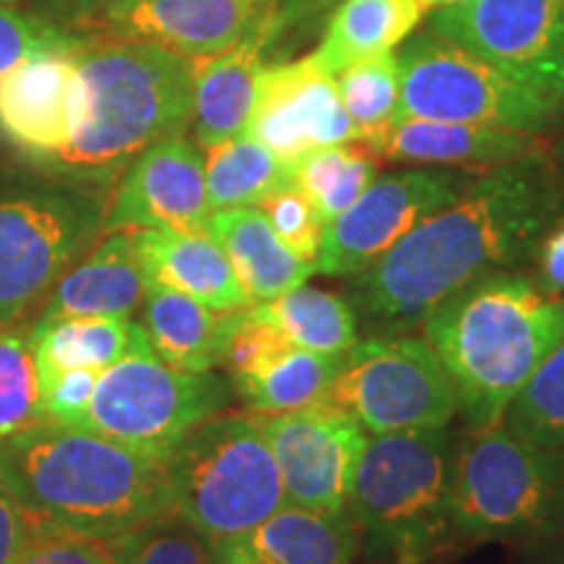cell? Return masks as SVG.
<instances>
[{
  "label": "cell",
  "instance_id": "cell-1",
  "mask_svg": "<svg viewBox=\"0 0 564 564\" xmlns=\"http://www.w3.org/2000/svg\"><path fill=\"white\" fill-rule=\"evenodd\" d=\"M562 220L564 173L539 147L474 175L453 204L345 280V301L366 337L413 335L460 288L531 264L541 238Z\"/></svg>",
  "mask_w": 564,
  "mask_h": 564
},
{
  "label": "cell",
  "instance_id": "cell-2",
  "mask_svg": "<svg viewBox=\"0 0 564 564\" xmlns=\"http://www.w3.org/2000/svg\"><path fill=\"white\" fill-rule=\"evenodd\" d=\"M74 61L70 139L37 167L53 181L105 194L141 152L192 126L194 61L126 40H91Z\"/></svg>",
  "mask_w": 564,
  "mask_h": 564
},
{
  "label": "cell",
  "instance_id": "cell-3",
  "mask_svg": "<svg viewBox=\"0 0 564 564\" xmlns=\"http://www.w3.org/2000/svg\"><path fill=\"white\" fill-rule=\"evenodd\" d=\"M0 484L30 523L97 539H116L171 510L158 457L47 419L0 442Z\"/></svg>",
  "mask_w": 564,
  "mask_h": 564
},
{
  "label": "cell",
  "instance_id": "cell-4",
  "mask_svg": "<svg viewBox=\"0 0 564 564\" xmlns=\"http://www.w3.org/2000/svg\"><path fill=\"white\" fill-rule=\"evenodd\" d=\"M421 333L453 379L457 415L486 429L564 340V299L520 270L491 272L434 306Z\"/></svg>",
  "mask_w": 564,
  "mask_h": 564
},
{
  "label": "cell",
  "instance_id": "cell-5",
  "mask_svg": "<svg viewBox=\"0 0 564 564\" xmlns=\"http://www.w3.org/2000/svg\"><path fill=\"white\" fill-rule=\"evenodd\" d=\"M453 426L371 434L358 457L348 512L371 556L423 564L453 544Z\"/></svg>",
  "mask_w": 564,
  "mask_h": 564
},
{
  "label": "cell",
  "instance_id": "cell-6",
  "mask_svg": "<svg viewBox=\"0 0 564 564\" xmlns=\"http://www.w3.org/2000/svg\"><path fill=\"white\" fill-rule=\"evenodd\" d=\"M453 539L549 541L564 533V453L523 440L502 421L460 436L453 476Z\"/></svg>",
  "mask_w": 564,
  "mask_h": 564
},
{
  "label": "cell",
  "instance_id": "cell-7",
  "mask_svg": "<svg viewBox=\"0 0 564 564\" xmlns=\"http://www.w3.org/2000/svg\"><path fill=\"white\" fill-rule=\"evenodd\" d=\"M162 465L171 510L212 541L236 539L285 505L278 463L251 411L196 423Z\"/></svg>",
  "mask_w": 564,
  "mask_h": 564
},
{
  "label": "cell",
  "instance_id": "cell-8",
  "mask_svg": "<svg viewBox=\"0 0 564 564\" xmlns=\"http://www.w3.org/2000/svg\"><path fill=\"white\" fill-rule=\"evenodd\" d=\"M232 394L230 379L215 369L167 366L150 348L141 324H133L129 350L100 371L87 413L76 426L165 460L183 434L223 413Z\"/></svg>",
  "mask_w": 564,
  "mask_h": 564
},
{
  "label": "cell",
  "instance_id": "cell-9",
  "mask_svg": "<svg viewBox=\"0 0 564 564\" xmlns=\"http://www.w3.org/2000/svg\"><path fill=\"white\" fill-rule=\"evenodd\" d=\"M398 118L491 126L544 137L564 102L525 87L505 70L434 32H419L398 53Z\"/></svg>",
  "mask_w": 564,
  "mask_h": 564
},
{
  "label": "cell",
  "instance_id": "cell-10",
  "mask_svg": "<svg viewBox=\"0 0 564 564\" xmlns=\"http://www.w3.org/2000/svg\"><path fill=\"white\" fill-rule=\"evenodd\" d=\"M105 194L51 181L0 196V329L47 299L102 232Z\"/></svg>",
  "mask_w": 564,
  "mask_h": 564
},
{
  "label": "cell",
  "instance_id": "cell-11",
  "mask_svg": "<svg viewBox=\"0 0 564 564\" xmlns=\"http://www.w3.org/2000/svg\"><path fill=\"white\" fill-rule=\"evenodd\" d=\"M324 403L348 411L369 434L442 429L457 415L453 379L413 335L358 337L343 352Z\"/></svg>",
  "mask_w": 564,
  "mask_h": 564
},
{
  "label": "cell",
  "instance_id": "cell-12",
  "mask_svg": "<svg viewBox=\"0 0 564 564\" xmlns=\"http://www.w3.org/2000/svg\"><path fill=\"white\" fill-rule=\"evenodd\" d=\"M426 30L564 102V0H465L429 11Z\"/></svg>",
  "mask_w": 564,
  "mask_h": 564
},
{
  "label": "cell",
  "instance_id": "cell-13",
  "mask_svg": "<svg viewBox=\"0 0 564 564\" xmlns=\"http://www.w3.org/2000/svg\"><path fill=\"white\" fill-rule=\"evenodd\" d=\"M476 171L411 167L373 178L343 215L324 228L316 272L324 278H352L369 270L415 225L453 204Z\"/></svg>",
  "mask_w": 564,
  "mask_h": 564
},
{
  "label": "cell",
  "instance_id": "cell-14",
  "mask_svg": "<svg viewBox=\"0 0 564 564\" xmlns=\"http://www.w3.org/2000/svg\"><path fill=\"white\" fill-rule=\"evenodd\" d=\"M259 426L278 463L285 505L345 512L352 476L369 432L343 408L314 403L259 415Z\"/></svg>",
  "mask_w": 564,
  "mask_h": 564
},
{
  "label": "cell",
  "instance_id": "cell-15",
  "mask_svg": "<svg viewBox=\"0 0 564 564\" xmlns=\"http://www.w3.org/2000/svg\"><path fill=\"white\" fill-rule=\"evenodd\" d=\"M243 133L288 165L319 147L358 144L335 76L308 55L293 63H267Z\"/></svg>",
  "mask_w": 564,
  "mask_h": 564
},
{
  "label": "cell",
  "instance_id": "cell-16",
  "mask_svg": "<svg viewBox=\"0 0 564 564\" xmlns=\"http://www.w3.org/2000/svg\"><path fill=\"white\" fill-rule=\"evenodd\" d=\"M204 150L186 133L152 144L126 167L105 207V232L207 230Z\"/></svg>",
  "mask_w": 564,
  "mask_h": 564
},
{
  "label": "cell",
  "instance_id": "cell-17",
  "mask_svg": "<svg viewBox=\"0 0 564 564\" xmlns=\"http://www.w3.org/2000/svg\"><path fill=\"white\" fill-rule=\"evenodd\" d=\"M274 0H116L97 24L112 40L147 42L188 61L236 45Z\"/></svg>",
  "mask_w": 564,
  "mask_h": 564
},
{
  "label": "cell",
  "instance_id": "cell-18",
  "mask_svg": "<svg viewBox=\"0 0 564 564\" xmlns=\"http://www.w3.org/2000/svg\"><path fill=\"white\" fill-rule=\"evenodd\" d=\"M74 79V53L34 55L0 79V137L32 165L68 144Z\"/></svg>",
  "mask_w": 564,
  "mask_h": 564
},
{
  "label": "cell",
  "instance_id": "cell-19",
  "mask_svg": "<svg viewBox=\"0 0 564 564\" xmlns=\"http://www.w3.org/2000/svg\"><path fill=\"white\" fill-rule=\"evenodd\" d=\"M274 3L228 51L194 61L192 126L202 150L246 131L259 74L267 66L272 45L282 37Z\"/></svg>",
  "mask_w": 564,
  "mask_h": 564
},
{
  "label": "cell",
  "instance_id": "cell-20",
  "mask_svg": "<svg viewBox=\"0 0 564 564\" xmlns=\"http://www.w3.org/2000/svg\"><path fill=\"white\" fill-rule=\"evenodd\" d=\"M364 147L377 160L423 167L489 171L494 165L539 150L544 147V139L535 133L491 129V126L398 118L377 137L366 139Z\"/></svg>",
  "mask_w": 564,
  "mask_h": 564
},
{
  "label": "cell",
  "instance_id": "cell-21",
  "mask_svg": "<svg viewBox=\"0 0 564 564\" xmlns=\"http://www.w3.org/2000/svg\"><path fill=\"white\" fill-rule=\"evenodd\" d=\"M361 531L352 514L282 505L236 539L217 541L220 564H352Z\"/></svg>",
  "mask_w": 564,
  "mask_h": 564
},
{
  "label": "cell",
  "instance_id": "cell-22",
  "mask_svg": "<svg viewBox=\"0 0 564 564\" xmlns=\"http://www.w3.org/2000/svg\"><path fill=\"white\" fill-rule=\"evenodd\" d=\"M131 243L147 282L192 295L217 314L253 303L232 272L223 246L207 230H131Z\"/></svg>",
  "mask_w": 564,
  "mask_h": 564
},
{
  "label": "cell",
  "instance_id": "cell-23",
  "mask_svg": "<svg viewBox=\"0 0 564 564\" xmlns=\"http://www.w3.org/2000/svg\"><path fill=\"white\" fill-rule=\"evenodd\" d=\"M144 291L147 278L133 251L131 232H105L79 264L61 274L37 322L74 316L131 319L141 308Z\"/></svg>",
  "mask_w": 564,
  "mask_h": 564
},
{
  "label": "cell",
  "instance_id": "cell-24",
  "mask_svg": "<svg viewBox=\"0 0 564 564\" xmlns=\"http://www.w3.org/2000/svg\"><path fill=\"white\" fill-rule=\"evenodd\" d=\"M207 232L223 246L232 272L253 303L280 299L316 274V264L295 257L259 207L212 212Z\"/></svg>",
  "mask_w": 564,
  "mask_h": 564
},
{
  "label": "cell",
  "instance_id": "cell-25",
  "mask_svg": "<svg viewBox=\"0 0 564 564\" xmlns=\"http://www.w3.org/2000/svg\"><path fill=\"white\" fill-rule=\"evenodd\" d=\"M421 17L419 0H337L308 58L335 76L350 63L403 45Z\"/></svg>",
  "mask_w": 564,
  "mask_h": 564
},
{
  "label": "cell",
  "instance_id": "cell-26",
  "mask_svg": "<svg viewBox=\"0 0 564 564\" xmlns=\"http://www.w3.org/2000/svg\"><path fill=\"white\" fill-rule=\"evenodd\" d=\"M141 329L150 348L181 371L217 369L220 314L173 288L147 282L141 301Z\"/></svg>",
  "mask_w": 564,
  "mask_h": 564
},
{
  "label": "cell",
  "instance_id": "cell-27",
  "mask_svg": "<svg viewBox=\"0 0 564 564\" xmlns=\"http://www.w3.org/2000/svg\"><path fill=\"white\" fill-rule=\"evenodd\" d=\"M343 356H324L288 345L257 369L232 377V392L251 413L270 415L324 403Z\"/></svg>",
  "mask_w": 564,
  "mask_h": 564
},
{
  "label": "cell",
  "instance_id": "cell-28",
  "mask_svg": "<svg viewBox=\"0 0 564 564\" xmlns=\"http://www.w3.org/2000/svg\"><path fill=\"white\" fill-rule=\"evenodd\" d=\"M131 319L112 316H74L61 322H34L30 343L37 379L66 369L105 371L129 350Z\"/></svg>",
  "mask_w": 564,
  "mask_h": 564
},
{
  "label": "cell",
  "instance_id": "cell-29",
  "mask_svg": "<svg viewBox=\"0 0 564 564\" xmlns=\"http://www.w3.org/2000/svg\"><path fill=\"white\" fill-rule=\"evenodd\" d=\"M204 152L209 212L259 207L267 196L293 183L291 165L246 133L207 147Z\"/></svg>",
  "mask_w": 564,
  "mask_h": 564
},
{
  "label": "cell",
  "instance_id": "cell-30",
  "mask_svg": "<svg viewBox=\"0 0 564 564\" xmlns=\"http://www.w3.org/2000/svg\"><path fill=\"white\" fill-rule=\"evenodd\" d=\"M282 337L295 348L343 356L358 343V324L345 295L303 285L282 293L280 299L259 303Z\"/></svg>",
  "mask_w": 564,
  "mask_h": 564
},
{
  "label": "cell",
  "instance_id": "cell-31",
  "mask_svg": "<svg viewBox=\"0 0 564 564\" xmlns=\"http://www.w3.org/2000/svg\"><path fill=\"white\" fill-rule=\"evenodd\" d=\"M377 162L361 144L319 147L293 162V186L312 202L327 225L371 186Z\"/></svg>",
  "mask_w": 564,
  "mask_h": 564
},
{
  "label": "cell",
  "instance_id": "cell-32",
  "mask_svg": "<svg viewBox=\"0 0 564 564\" xmlns=\"http://www.w3.org/2000/svg\"><path fill=\"white\" fill-rule=\"evenodd\" d=\"M337 91L350 116L358 144L377 137L394 121L400 100V63L398 53H379L356 61L335 74Z\"/></svg>",
  "mask_w": 564,
  "mask_h": 564
},
{
  "label": "cell",
  "instance_id": "cell-33",
  "mask_svg": "<svg viewBox=\"0 0 564 564\" xmlns=\"http://www.w3.org/2000/svg\"><path fill=\"white\" fill-rule=\"evenodd\" d=\"M112 564H220L217 541L173 510L110 539Z\"/></svg>",
  "mask_w": 564,
  "mask_h": 564
},
{
  "label": "cell",
  "instance_id": "cell-34",
  "mask_svg": "<svg viewBox=\"0 0 564 564\" xmlns=\"http://www.w3.org/2000/svg\"><path fill=\"white\" fill-rule=\"evenodd\" d=\"M502 423L539 447L564 453V340L512 400Z\"/></svg>",
  "mask_w": 564,
  "mask_h": 564
},
{
  "label": "cell",
  "instance_id": "cell-35",
  "mask_svg": "<svg viewBox=\"0 0 564 564\" xmlns=\"http://www.w3.org/2000/svg\"><path fill=\"white\" fill-rule=\"evenodd\" d=\"M30 333L24 322L0 329V442L45 419Z\"/></svg>",
  "mask_w": 564,
  "mask_h": 564
},
{
  "label": "cell",
  "instance_id": "cell-36",
  "mask_svg": "<svg viewBox=\"0 0 564 564\" xmlns=\"http://www.w3.org/2000/svg\"><path fill=\"white\" fill-rule=\"evenodd\" d=\"M285 337L267 319L259 303L220 314V335H217V366L228 379L257 369L280 350L288 348Z\"/></svg>",
  "mask_w": 564,
  "mask_h": 564
},
{
  "label": "cell",
  "instance_id": "cell-37",
  "mask_svg": "<svg viewBox=\"0 0 564 564\" xmlns=\"http://www.w3.org/2000/svg\"><path fill=\"white\" fill-rule=\"evenodd\" d=\"M89 42V34L58 30L26 9L0 6V79L34 55L76 53Z\"/></svg>",
  "mask_w": 564,
  "mask_h": 564
},
{
  "label": "cell",
  "instance_id": "cell-38",
  "mask_svg": "<svg viewBox=\"0 0 564 564\" xmlns=\"http://www.w3.org/2000/svg\"><path fill=\"white\" fill-rule=\"evenodd\" d=\"M259 209H262L267 223L272 225V230L278 232L280 241L285 243L295 257L308 264H316L324 241V228H327V225H324L319 212L312 207V202H308L293 183L267 196V199L259 204Z\"/></svg>",
  "mask_w": 564,
  "mask_h": 564
},
{
  "label": "cell",
  "instance_id": "cell-39",
  "mask_svg": "<svg viewBox=\"0 0 564 564\" xmlns=\"http://www.w3.org/2000/svg\"><path fill=\"white\" fill-rule=\"evenodd\" d=\"M13 564H112L110 539L30 523V533Z\"/></svg>",
  "mask_w": 564,
  "mask_h": 564
},
{
  "label": "cell",
  "instance_id": "cell-40",
  "mask_svg": "<svg viewBox=\"0 0 564 564\" xmlns=\"http://www.w3.org/2000/svg\"><path fill=\"white\" fill-rule=\"evenodd\" d=\"M97 377L100 371L95 369H66L40 379V403L45 419L76 426L87 413Z\"/></svg>",
  "mask_w": 564,
  "mask_h": 564
},
{
  "label": "cell",
  "instance_id": "cell-41",
  "mask_svg": "<svg viewBox=\"0 0 564 564\" xmlns=\"http://www.w3.org/2000/svg\"><path fill=\"white\" fill-rule=\"evenodd\" d=\"M116 0H26V11L66 32L87 34Z\"/></svg>",
  "mask_w": 564,
  "mask_h": 564
},
{
  "label": "cell",
  "instance_id": "cell-42",
  "mask_svg": "<svg viewBox=\"0 0 564 564\" xmlns=\"http://www.w3.org/2000/svg\"><path fill=\"white\" fill-rule=\"evenodd\" d=\"M535 282L546 293L564 299V220L556 223L552 230L541 238L533 257Z\"/></svg>",
  "mask_w": 564,
  "mask_h": 564
},
{
  "label": "cell",
  "instance_id": "cell-43",
  "mask_svg": "<svg viewBox=\"0 0 564 564\" xmlns=\"http://www.w3.org/2000/svg\"><path fill=\"white\" fill-rule=\"evenodd\" d=\"M30 533V520L0 484V564H13Z\"/></svg>",
  "mask_w": 564,
  "mask_h": 564
},
{
  "label": "cell",
  "instance_id": "cell-44",
  "mask_svg": "<svg viewBox=\"0 0 564 564\" xmlns=\"http://www.w3.org/2000/svg\"><path fill=\"white\" fill-rule=\"evenodd\" d=\"M337 0H278L274 9H278V19H280V30L282 34L299 30V26L308 24L322 13L333 11Z\"/></svg>",
  "mask_w": 564,
  "mask_h": 564
},
{
  "label": "cell",
  "instance_id": "cell-45",
  "mask_svg": "<svg viewBox=\"0 0 564 564\" xmlns=\"http://www.w3.org/2000/svg\"><path fill=\"white\" fill-rule=\"evenodd\" d=\"M457 3H465V0H419L423 13L436 11V9H447V6H457Z\"/></svg>",
  "mask_w": 564,
  "mask_h": 564
},
{
  "label": "cell",
  "instance_id": "cell-46",
  "mask_svg": "<svg viewBox=\"0 0 564 564\" xmlns=\"http://www.w3.org/2000/svg\"><path fill=\"white\" fill-rule=\"evenodd\" d=\"M544 564H564V552H562V554H556V556H552V560L544 562Z\"/></svg>",
  "mask_w": 564,
  "mask_h": 564
},
{
  "label": "cell",
  "instance_id": "cell-47",
  "mask_svg": "<svg viewBox=\"0 0 564 564\" xmlns=\"http://www.w3.org/2000/svg\"><path fill=\"white\" fill-rule=\"evenodd\" d=\"M19 0H0V6H17Z\"/></svg>",
  "mask_w": 564,
  "mask_h": 564
},
{
  "label": "cell",
  "instance_id": "cell-48",
  "mask_svg": "<svg viewBox=\"0 0 564 564\" xmlns=\"http://www.w3.org/2000/svg\"><path fill=\"white\" fill-rule=\"evenodd\" d=\"M394 564H413V562H394Z\"/></svg>",
  "mask_w": 564,
  "mask_h": 564
}]
</instances>
